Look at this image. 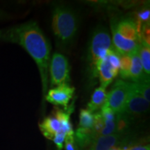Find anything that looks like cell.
I'll list each match as a JSON object with an SVG mask.
<instances>
[{
    "label": "cell",
    "instance_id": "cell-12",
    "mask_svg": "<svg viewBox=\"0 0 150 150\" xmlns=\"http://www.w3.org/2000/svg\"><path fill=\"white\" fill-rule=\"evenodd\" d=\"M74 104H72L65 110L59 108H55L53 111V116L59 121L61 125V131L65 133L66 136L74 135L72 125L70 122V115L74 110Z\"/></svg>",
    "mask_w": 150,
    "mask_h": 150
},
{
    "label": "cell",
    "instance_id": "cell-13",
    "mask_svg": "<svg viewBox=\"0 0 150 150\" xmlns=\"http://www.w3.org/2000/svg\"><path fill=\"white\" fill-rule=\"evenodd\" d=\"M131 58V67L129 75V80L134 83L145 81L149 83V77L144 72L142 65L140 62L138 50L130 54Z\"/></svg>",
    "mask_w": 150,
    "mask_h": 150
},
{
    "label": "cell",
    "instance_id": "cell-6",
    "mask_svg": "<svg viewBox=\"0 0 150 150\" xmlns=\"http://www.w3.org/2000/svg\"><path fill=\"white\" fill-rule=\"evenodd\" d=\"M129 138L127 133L99 136L83 150H109L113 147H123L126 145Z\"/></svg>",
    "mask_w": 150,
    "mask_h": 150
},
{
    "label": "cell",
    "instance_id": "cell-22",
    "mask_svg": "<svg viewBox=\"0 0 150 150\" xmlns=\"http://www.w3.org/2000/svg\"><path fill=\"white\" fill-rule=\"evenodd\" d=\"M66 135L63 131H59L54 138V142L57 147V150H63L64 147V141Z\"/></svg>",
    "mask_w": 150,
    "mask_h": 150
},
{
    "label": "cell",
    "instance_id": "cell-7",
    "mask_svg": "<svg viewBox=\"0 0 150 150\" xmlns=\"http://www.w3.org/2000/svg\"><path fill=\"white\" fill-rule=\"evenodd\" d=\"M75 88L70 85H63L49 90L45 96L46 101L55 106H61L65 109L72 99Z\"/></svg>",
    "mask_w": 150,
    "mask_h": 150
},
{
    "label": "cell",
    "instance_id": "cell-8",
    "mask_svg": "<svg viewBox=\"0 0 150 150\" xmlns=\"http://www.w3.org/2000/svg\"><path fill=\"white\" fill-rule=\"evenodd\" d=\"M149 108V102L142 97L141 95L136 93L131 86L129 82V93L127 99L125 112L129 117H136L146 113Z\"/></svg>",
    "mask_w": 150,
    "mask_h": 150
},
{
    "label": "cell",
    "instance_id": "cell-16",
    "mask_svg": "<svg viewBox=\"0 0 150 150\" xmlns=\"http://www.w3.org/2000/svg\"><path fill=\"white\" fill-rule=\"evenodd\" d=\"M140 62L142 65L144 72L149 77L150 74V47L140 43L138 49Z\"/></svg>",
    "mask_w": 150,
    "mask_h": 150
},
{
    "label": "cell",
    "instance_id": "cell-26",
    "mask_svg": "<svg viewBox=\"0 0 150 150\" xmlns=\"http://www.w3.org/2000/svg\"><path fill=\"white\" fill-rule=\"evenodd\" d=\"M4 16H6V13H4L2 11H0V19L3 18Z\"/></svg>",
    "mask_w": 150,
    "mask_h": 150
},
{
    "label": "cell",
    "instance_id": "cell-20",
    "mask_svg": "<svg viewBox=\"0 0 150 150\" xmlns=\"http://www.w3.org/2000/svg\"><path fill=\"white\" fill-rule=\"evenodd\" d=\"M93 125L92 127V130L93 131L95 138H97L100 135L102 129H104V122L99 111L93 114Z\"/></svg>",
    "mask_w": 150,
    "mask_h": 150
},
{
    "label": "cell",
    "instance_id": "cell-23",
    "mask_svg": "<svg viewBox=\"0 0 150 150\" xmlns=\"http://www.w3.org/2000/svg\"><path fill=\"white\" fill-rule=\"evenodd\" d=\"M65 150H79L74 136H66L65 138Z\"/></svg>",
    "mask_w": 150,
    "mask_h": 150
},
{
    "label": "cell",
    "instance_id": "cell-14",
    "mask_svg": "<svg viewBox=\"0 0 150 150\" xmlns=\"http://www.w3.org/2000/svg\"><path fill=\"white\" fill-rule=\"evenodd\" d=\"M39 128L43 136L53 140L54 137L61 131V125L54 116H48L39 124Z\"/></svg>",
    "mask_w": 150,
    "mask_h": 150
},
{
    "label": "cell",
    "instance_id": "cell-11",
    "mask_svg": "<svg viewBox=\"0 0 150 150\" xmlns=\"http://www.w3.org/2000/svg\"><path fill=\"white\" fill-rule=\"evenodd\" d=\"M96 73L99 79L100 86L106 88L119 74V70L114 68L105 57L97 64Z\"/></svg>",
    "mask_w": 150,
    "mask_h": 150
},
{
    "label": "cell",
    "instance_id": "cell-5",
    "mask_svg": "<svg viewBox=\"0 0 150 150\" xmlns=\"http://www.w3.org/2000/svg\"><path fill=\"white\" fill-rule=\"evenodd\" d=\"M129 93V82L117 79L106 95L105 106H108L116 114L125 111Z\"/></svg>",
    "mask_w": 150,
    "mask_h": 150
},
{
    "label": "cell",
    "instance_id": "cell-24",
    "mask_svg": "<svg viewBox=\"0 0 150 150\" xmlns=\"http://www.w3.org/2000/svg\"><path fill=\"white\" fill-rule=\"evenodd\" d=\"M150 18V11L149 8H145L141 11H140L137 15V20L141 22V23L145 24L149 22Z\"/></svg>",
    "mask_w": 150,
    "mask_h": 150
},
{
    "label": "cell",
    "instance_id": "cell-18",
    "mask_svg": "<svg viewBox=\"0 0 150 150\" xmlns=\"http://www.w3.org/2000/svg\"><path fill=\"white\" fill-rule=\"evenodd\" d=\"M131 67V58L130 55L120 56V75L123 79H129Z\"/></svg>",
    "mask_w": 150,
    "mask_h": 150
},
{
    "label": "cell",
    "instance_id": "cell-17",
    "mask_svg": "<svg viewBox=\"0 0 150 150\" xmlns=\"http://www.w3.org/2000/svg\"><path fill=\"white\" fill-rule=\"evenodd\" d=\"M131 86L132 89L138 93V95H141L145 100H147L148 102H150V87L149 83L145 81L137 82H130Z\"/></svg>",
    "mask_w": 150,
    "mask_h": 150
},
{
    "label": "cell",
    "instance_id": "cell-15",
    "mask_svg": "<svg viewBox=\"0 0 150 150\" xmlns=\"http://www.w3.org/2000/svg\"><path fill=\"white\" fill-rule=\"evenodd\" d=\"M106 88L99 86L95 90L92 95L91 101L88 104V110L92 113L99 112L103 107L106 99Z\"/></svg>",
    "mask_w": 150,
    "mask_h": 150
},
{
    "label": "cell",
    "instance_id": "cell-2",
    "mask_svg": "<svg viewBox=\"0 0 150 150\" xmlns=\"http://www.w3.org/2000/svg\"><path fill=\"white\" fill-rule=\"evenodd\" d=\"M52 27L60 48H69L74 42L79 28V17L74 9L58 4L52 11Z\"/></svg>",
    "mask_w": 150,
    "mask_h": 150
},
{
    "label": "cell",
    "instance_id": "cell-25",
    "mask_svg": "<svg viewBox=\"0 0 150 150\" xmlns=\"http://www.w3.org/2000/svg\"><path fill=\"white\" fill-rule=\"evenodd\" d=\"M120 150H150L149 145H136L134 146H123L120 147Z\"/></svg>",
    "mask_w": 150,
    "mask_h": 150
},
{
    "label": "cell",
    "instance_id": "cell-19",
    "mask_svg": "<svg viewBox=\"0 0 150 150\" xmlns=\"http://www.w3.org/2000/svg\"><path fill=\"white\" fill-rule=\"evenodd\" d=\"M93 114L88 109H81L79 114V127L84 129H92L93 125Z\"/></svg>",
    "mask_w": 150,
    "mask_h": 150
},
{
    "label": "cell",
    "instance_id": "cell-1",
    "mask_svg": "<svg viewBox=\"0 0 150 150\" xmlns=\"http://www.w3.org/2000/svg\"><path fill=\"white\" fill-rule=\"evenodd\" d=\"M0 41L21 46L34 60L42 83V98L47 93L48 76L51 61V45L36 21L31 20L0 29Z\"/></svg>",
    "mask_w": 150,
    "mask_h": 150
},
{
    "label": "cell",
    "instance_id": "cell-3",
    "mask_svg": "<svg viewBox=\"0 0 150 150\" xmlns=\"http://www.w3.org/2000/svg\"><path fill=\"white\" fill-rule=\"evenodd\" d=\"M112 47L111 38L107 29L102 26L97 27L92 35L88 52V61L93 77L97 76L96 68L99 62L106 57Z\"/></svg>",
    "mask_w": 150,
    "mask_h": 150
},
{
    "label": "cell",
    "instance_id": "cell-9",
    "mask_svg": "<svg viewBox=\"0 0 150 150\" xmlns=\"http://www.w3.org/2000/svg\"><path fill=\"white\" fill-rule=\"evenodd\" d=\"M110 29L112 36V47L120 55H130L138 50L140 42L124 38L117 32L112 24H110Z\"/></svg>",
    "mask_w": 150,
    "mask_h": 150
},
{
    "label": "cell",
    "instance_id": "cell-4",
    "mask_svg": "<svg viewBox=\"0 0 150 150\" xmlns=\"http://www.w3.org/2000/svg\"><path fill=\"white\" fill-rule=\"evenodd\" d=\"M49 71L52 87L70 85V64L68 59L60 53H54L50 61Z\"/></svg>",
    "mask_w": 150,
    "mask_h": 150
},
{
    "label": "cell",
    "instance_id": "cell-10",
    "mask_svg": "<svg viewBox=\"0 0 150 150\" xmlns=\"http://www.w3.org/2000/svg\"><path fill=\"white\" fill-rule=\"evenodd\" d=\"M111 24L113 25L117 32L129 40L140 42V38L137 32L136 21L131 18H124L118 22L112 20Z\"/></svg>",
    "mask_w": 150,
    "mask_h": 150
},
{
    "label": "cell",
    "instance_id": "cell-21",
    "mask_svg": "<svg viewBox=\"0 0 150 150\" xmlns=\"http://www.w3.org/2000/svg\"><path fill=\"white\" fill-rule=\"evenodd\" d=\"M104 121H115L116 119V113L108 106L104 105L99 110Z\"/></svg>",
    "mask_w": 150,
    "mask_h": 150
}]
</instances>
